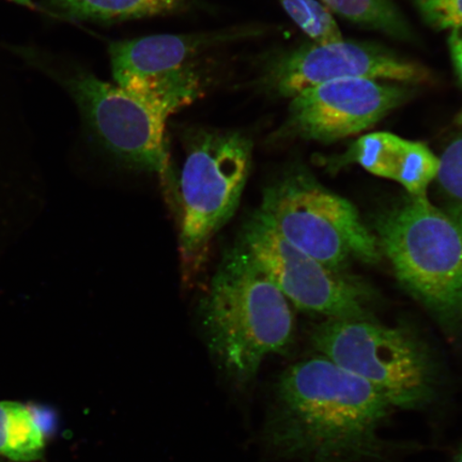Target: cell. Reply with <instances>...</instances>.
Returning a JSON list of instances; mask_svg holds the SVG:
<instances>
[{"mask_svg":"<svg viewBox=\"0 0 462 462\" xmlns=\"http://www.w3.org/2000/svg\"><path fill=\"white\" fill-rule=\"evenodd\" d=\"M411 86L356 78L310 87L291 97L280 137L330 143L359 134L411 100Z\"/></svg>","mask_w":462,"mask_h":462,"instance_id":"cell-10","label":"cell"},{"mask_svg":"<svg viewBox=\"0 0 462 462\" xmlns=\"http://www.w3.org/2000/svg\"><path fill=\"white\" fill-rule=\"evenodd\" d=\"M372 79L420 86L433 82L420 63L384 46L346 42L306 44L264 60L256 85L265 94L292 97L310 87L345 79Z\"/></svg>","mask_w":462,"mask_h":462,"instance_id":"cell-9","label":"cell"},{"mask_svg":"<svg viewBox=\"0 0 462 462\" xmlns=\"http://www.w3.org/2000/svg\"><path fill=\"white\" fill-rule=\"evenodd\" d=\"M397 280L444 331L462 332V227L429 198H411L375 223Z\"/></svg>","mask_w":462,"mask_h":462,"instance_id":"cell-3","label":"cell"},{"mask_svg":"<svg viewBox=\"0 0 462 462\" xmlns=\"http://www.w3.org/2000/svg\"><path fill=\"white\" fill-rule=\"evenodd\" d=\"M337 164L360 165L374 176L401 184L411 198H429L440 159L423 143L374 132L357 138Z\"/></svg>","mask_w":462,"mask_h":462,"instance_id":"cell-12","label":"cell"},{"mask_svg":"<svg viewBox=\"0 0 462 462\" xmlns=\"http://www.w3.org/2000/svg\"><path fill=\"white\" fill-rule=\"evenodd\" d=\"M322 5L354 24L411 42L414 32L393 0H319Z\"/></svg>","mask_w":462,"mask_h":462,"instance_id":"cell-16","label":"cell"},{"mask_svg":"<svg viewBox=\"0 0 462 462\" xmlns=\"http://www.w3.org/2000/svg\"><path fill=\"white\" fill-rule=\"evenodd\" d=\"M257 215L291 244L327 267L343 273L352 260L377 263V236L349 200L294 171L264 189Z\"/></svg>","mask_w":462,"mask_h":462,"instance_id":"cell-7","label":"cell"},{"mask_svg":"<svg viewBox=\"0 0 462 462\" xmlns=\"http://www.w3.org/2000/svg\"><path fill=\"white\" fill-rule=\"evenodd\" d=\"M453 462H462V448H460L457 455H456V457Z\"/></svg>","mask_w":462,"mask_h":462,"instance_id":"cell-21","label":"cell"},{"mask_svg":"<svg viewBox=\"0 0 462 462\" xmlns=\"http://www.w3.org/2000/svg\"><path fill=\"white\" fill-rule=\"evenodd\" d=\"M190 0H44L45 8L68 20L115 23L181 13Z\"/></svg>","mask_w":462,"mask_h":462,"instance_id":"cell-14","label":"cell"},{"mask_svg":"<svg viewBox=\"0 0 462 462\" xmlns=\"http://www.w3.org/2000/svg\"><path fill=\"white\" fill-rule=\"evenodd\" d=\"M178 181L179 252L182 282L205 267L213 238L238 209L253 160L245 133L198 128L187 136Z\"/></svg>","mask_w":462,"mask_h":462,"instance_id":"cell-4","label":"cell"},{"mask_svg":"<svg viewBox=\"0 0 462 462\" xmlns=\"http://www.w3.org/2000/svg\"><path fill=\"white\" fill-rule=\"evenodd\" d=\"M199 316L212 354L239 383H250L265 357L285 351L293 337L291 304L240 245L218 265Z\"/></svg>","mask_w":462,"mask_h":462,"instance_id":"cell-2","label":"cell"},{"mask_svg":"<svg viewBox=\"0 0 462 462\" xmlns=\"http://www.w3.org/2000/svg\"><path fill=\"white\" fill-rule=\"evenodd\" d=\"M394 410L373 385L318 355L277 378L265 439L282 459L385 462L398 448L383 436Z\"/></svg>","mask_w":462,"mask_h":462,"instance_id":"cell-1","label":"cell"},{"mask_svg":"<svg viewBox=\"0 0 462 462\" xmlns=\"http://www.w3.org/2000/svg\"><path fill=\"white\" fill-rule=\"evenodd\" d=\"M279 3L313 43H332L344 39L333 14L319 0H279Z\"/></svg>","mask_w":462,"mask_h":462,"instance_id":"cell-17","label":"cell"},{"mask_svg":"<svg viewBox=\"0 0 462 462\" xmlns=\"http://www.w3.org/2000/svg\"><path fill=\"white\" fill-rule=\"evenodd\" d=\"M117 85L171 117L206 94L209 75L196 61L176 70L130 78Z\"/></svg>","mask_w":462,"mask_h":462,"instance_id":"cell-13","label":"cell"},{"mask_svg":"<svg viewBox=\"0 0 462 462\" xmlns=\"http://www.w3.org/2000/svg\"><path fill=\"white\" fill-rule=\"evenodd\" d=\"M437 183L441 209L462 227V130L448 143L439 157Z\"/></svg>","mask_w":462,"mask_h":462,"instance_id":"cell-18","label":"cell"},{"mask_svg":"<svg viewBox=\"0 0 462 462\" xmlns=\"http://www.w3.org/2000/svg\"><path fill=\"white\" fill-rule=\"evenodd\" d=\"M448 49L452 57L455 72L462 84V26L450 29Z\"/></svg>","mask_w":462,"mask_h":462,"instance_id":"cell-20","label":"cell"},{"mask_svg":"<svg viewBox=\"0 0 462 462\" xmlns=\"http://www.w3.org/2000/svg\"><path fill=\"white\" fill-rule=\"evenodd\" d=\"M264 32L263 26L250 24L193 33L154 34L113 42L108 53L115 83L176 70L198 61L208 51L247 42L263 36Z\"/></svg>","mask_w":462,"mask_h":462,"instance_id":"cell-11","label":"cell"},{"mask_svg":"<svg viewBox=\"0 0 462 462\" xmlns=\"http://www.w3.org/2000/svg\"><path fill=\"white\" fill-rule=\"evenodd\" d=\"M46 440L29 404L0 402V456L19 462L38 460Z\"/></svg>","mask_w":462,"mask_h":462,"instance_id":"cell-15","label":"cell"},{"mask_svg":"<svg viewBox=\"0 0 462 462\" xmlns=\"http://www.w3.org/2000/svg\"><path fill=\"white\" fill-rule=\"evenodd\" d=\"M239 245L297 309L327 319H374L365 287L289 244L257 212Z\"/></svg>","mask_w":462,"mask_h":462,"instance_id":"cell-8","label":"cell"},{"mask_svg":"<svg viewBox=\"0 0 462 462\" xmlns=\"http://www.w3.org/2000/svg\"><path fill=\"white\" fill-rule=\"evenodd\" d=\"M29 66L56 80L77 103L87 128L109 153L138 171L165 176L170 167L166 125L159 108L79 63L33 48L11 46Z\"/></svg>","mask_w":462,"mask_h":462,"instance_id":"cell-6","label":"cell"},{"mask_svg":"<svg viewBox=\"0 0 462 462\" xmlns=\"http://www.w3.org/2000/svg\"><path fill=\"white\" fill-rule=\"evenodd\" d=\"M423 20L437 31L462 26V0H413Z\"/></svg>","mask_w":462,"mask_h":462,"instance_id":"cell-19","label":"cell"},{"mask_svg":"<svg viewBox=\"0 0 462 462\" xmlns=\"http://www.w3.org/2000/svg\"><path fill=\"white\" fill-rule=\"evenodd\" d=\"M310 340L320 356L366 381L395 409H427L441 394L444 368L409 328L328 318L313 328Z\"/></svg>","mask_w":462,"mask_h":462,"instance_id":"cell-5","label":"cell"}]
</instances>
